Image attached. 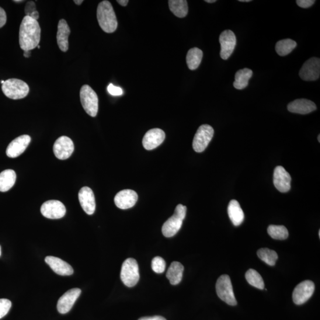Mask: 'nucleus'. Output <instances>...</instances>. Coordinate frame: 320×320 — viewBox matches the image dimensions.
Listing matches in <instances>:
<instances>
[{"instance_id":"obj_35","label":"nucleus","mask_w":320,"mask_h":320,"mask_svg":"<svg viewBox=\"0 0 320 320\" xmlns=\"http://www.w3.org/2000/svg\"><path fill=\"white\" fill-rule=\"evenodd\" d=\"M107 91L111 95L117 96L123 95V90L119 87L114 86L113 84H110L107 87Z\"/></svg>"},{"instance_id":"obj_45","label":"nucleus","mask_w":320,"mask_h":320,"mask_svg":"<svg viewBox=\"0 0 320 320\" xmlns=\"http://www.w3.org/2000/svg\"><path fill=\"white\" fill-rule=\"evenodd\" d=\"M240 2H250L251 0H239Z\"/></svg>"},{"instance_id":"obj_46","label":"nucleus","mask_w":320,"mask_h":320,"mask_svg":"<svg viewBox=\"0 0 320 320\" xmlns=\"http://www.w3.org/2000/svg\"><path fill=\"white\" fill-rule=\"evenodd\" d=\"M5 82V81H4V80H2V81H1V83H2V85L4 84Z\"/></svg>"},{"instance_id":"obj_34","label":"nucleus","mask_w":320,"mask_h":320,"mask_svg":"<svg viewBox=\"0 0 320 320\" xmlns=\"http://www.w3.org/2000/svg\"><path fill=\"white\" fill-rule=\"evenodd\" d=\"M11 307V301L7 299H0V319L8 314Z\"/></svg>"},{"instance_id":"obj_2","label":"nucleus","mask_w":320,"mask_h":320,"mask_svg":"<svg viewBox=\"0 0 320 320\" xmlns=\"http://www.w3.org/2000/svg\"><path fill=\"white\" fill-rule=\"evenodd\" d=\"M97 18L104 32L111 33L115 32L117 21L113 7L109 1H103L99 3L97 9Z\"/></svg>"},{"instance_id":"obj_51","label":"nucleus","mask_w":320,"mask_h":320,"mask_svg":"<svg viewBox=\"0 0 320 320\" xmlns=\"http://www.w3.org/2000/svg\"><path fill=\"white\" fill-rule=\"evenodd\" d=\"M318 234H319V236L320 237V231H319Z\"/></svg>"},{"instance_id":"obj_14","label":"nucleus","mask_w":320,"mask_h":320,"mask_svg":"<svg viewBox=\"0 0 320 320\" xmlns=\"http://www.w3.org/2000/svg\"><path fill=\"white\" fill-rule=\"evenodd\" d=\"M81 293L82 291L79 288H73L65 292L58 301V312L62 314H67L71 310Z\"/></svg>"},{"instance_id":"obj_28","label":"nucleus","mask_w":320,"mask_h":320,"mask_svg":"<svg viewBox=\"0 0 320 320\" xmlns=\"http://www.w3.org/2000/svg\"><path fill=\"white\" fill-rule=\"evenodd\" d=\"M169 9L176 17H185L188 13V5L186 0H170Z\"/></svg>"},{"instance_id":"obj_11","label":"nucleus","mask_w":320,"mask_h":320,"mask_svg":"<svg viewBox=\"0 0 320 320\" xmlns=\"http://www.w3.org/2000/svg\"><path fill=\"white\" fill-rule=\"evenodd\" d=\"M300 77L304 81H315L320 75V60L318 58L309 59L302 65L299 72Z\"/></svg>"},{"instance_id":"obj_42","label":"nucleus","mask_w":320,"mask_h":320,"mask_svg":"<svg viewBox=\"0 0 320 320\" xmlns=\"http://www.w3.org/2000/svg\"><path fill=\"white\" fill-rule=\"evenodd\" d=\"M31 55L30 51H24V57L25 58H29Z\"/></svg>"},{"instance_id":"obj_18","label":"nucleus","mask_w":320,"mask_h":320,"mask_svg":"<svg viewBox=\"0 0 320 320\" xmlns=\"http://www.w3.org/2000/svg\"><path fill=\"white\" fill-rule=\"evenodd\" d=\"M138 194L133 190L125 189L120 191L114 197V204L122 210L133 207L138 201Z\"/></svg>"},{"instance_id":"obj_39","label":"nucleus","mask_w":320,"mask_h":320,"mask_svg":"<svg viewBox=\"0 0 320 320\" xmlns=\"http://www.w3.org/2000/svg\"><path fill=\"white\" fill-rule=\"evenodd\" d=\"M138 320H166V319L162 316H145V317H142Z\"/></svg>"},{"instance_id":"obj_37","label":"nucleus","mask_w":320,"mask_h":320,"mask_svg":"<svg viewBox=\"0 0 320 320\" xmlns=\"http://www.w3.org/2000/svg\"><path fill=\"white\" fill-rule=\"evenodd\" d=\"M297 4L301 8L307 9L310 8L314 4V0H297Z\"/></svg>"},{"instance_id":"obj_16","label":"nucleus","mask_w":320,"mask_h":320,"mask_svg":"<svg viewBox=\"0 0 320 320\" xmlns=\"http://www.w3.org/2000/svg\"><path fill=\"white\" fill-rule=\"evenodd\" d=\"M291 177L283 166H277L274 170L273 184L282 193H287L291 189Z\"/></svg>"},{"instance_id":"obj_49","label":"nucleus","mask_w":320,"mask_h":320,"mask_svg":"<svg viewBox=\"0 0 320 320\" xmlns=\"http://www.w3.org/2000/svg\"><path fill=\"white\" fill-rule=\"evenodd\" d=\"M23 1H21V0H20V1H14V2H16V3H18V2H23Z\"/></svg>"},{"instance_id":"obj_23","label":"nucleus","mask_w":320,"mask_h":320,"mask_svg":"<svg viewBox=\"0 0 320 320\" xmlns=\"http://www.w3.org/2000/svg\"><path fill=\"white\" fill-rule=\"evenodd\" d=\"M228 214L232 223L236 227L241 225L245 220L244 212L237 201L232 200L229 203Z\"/></svg>"},{"instance_id":"obj_13","label":"nucleus","mask_w":320,"mask_h":320,"mask_svg":"<svg viewBox=\"0 0 320 320\" xmlns=\"http://www.w3.org/2000/svg\"><path fill=\"white\" fill-rule=\"evenodd\" d=\"M54 153L58 159H67L74 150V145L71 138L62 136L55 141L54 145Z\"/></svg>"},{"instance_id":"obj_47","label":"nucleus","mask_w":320,"mask_h":320,"mask_svg":"<svg viewBox=\"0 0 320 320\" xmlns=\"http://www.w3.org/2000/svg\"><path fill=\"white\" fill-rule=\"evenodd\" d=\"M318 142H320V135H318Z\"/></svg>"},{"instance_id":"obj_48","label":"nucleus","mask_w":320,"mask_h":320,"mask_svg":"<svg viewBox=\"0 0 320 320\" xmlns=\"http://www.w3.org/2000/svg\"><path fill=\"white\" fill-rule=\"evenodd\" d=\"M2 255V249H1V246H0V256H1Z\"/></svg>"},{"instance_id":"obj_5","label":"nucleus","mask_w":320,"mask_h":320,"mask_svg":"<svg viewBox=\"0 0 320 320\" xmlns=\"http://www.w3.org/2000/svg\"><path fill=\"white\" fill-rule=\"evenodd\" d=\"M80 100L86 112L90 116L95 117L99 110V99L91 87L84 85L80 90Z\"/></svg>"},{"instance_id":"obj_26","label":"nucleus","mask_w":320,"mask_h":320,"mask_svg":"<svg viewBox=\"0 0 320 320\" xmlns=\"http://www.w3.org/2000/svg\"><path fill=\"white\" fill-rule=\"evenodd\" d=\"M253 71L249 68L239 69L236 72L235 81L234 82V88L237 90H243L247 88L249 85V81L252 78Z\"/></svg>"},{"instance_id":"obj_44","label":"nucleus","mask_w":320,"mask_h":320,"mask_svg":"<svg viewBox=\"0 0 320 320\" xmlns=\"http://www.w3.org/2000/svg\"><path fill=\"white\" fill-rule=\"evenodd\" d=\"M216 0H205V2L208 3H214L216 2Z\"/></svg>"},{"instance_id":"obj_50","label":"nucleus","mask_w":320,"mask_h":320,"mask_svg":"<svg viewBox=\"0 0 320 320\" xmlns=\"http://www.w3.org/2000/svg\"><path fill=\"white\" fill-rule=\"evenodd\" d=\"M37 48H39H39H40V46H39V45H38V46H37Z\"/></svg>"},{"instance_id":"obj_40","label":"nucleus","mask_w":320,"mask_h":320,"mask_svg":"<svg viewBox=\"0 0 320 320\" xmlns=\"http://www.w3.org/2000/svg\"><path fill=\"white\" fill-rule=\"evenodd\" d=\"M29 17L33 20H37L39 17V13H38L37 11L34 12L33 13L31 14Z\"/></svg>"},{"instance_id":"obj_25","label":"nucleus","mask_w":320,"mask_h":320,"mask_svg":"<svg viewBox=\"0 0 320 320\" xmlns=\"http://www.w3.org/2000/svg\"><path fill=\"white\" fill-rule=\"evenodd\" d=\"M184 267L178 262H173L170 265L166 276L168 278L170 284L173 285H178L182 280Z\"/></svg>"},{"instance_id":"obj_6","label":"nucleus","mask_w":320,"mask_h":320,"mask_svg":"<svg viewBox=\"0 0 320 320\" xmlns=\"http://www.w3.org/2000/svg\"><path fill=\"white\" fill-rule=\"evenodd\" d=\"M140 272L137 260L129 258L125 260L122 266L121 278L128 287L135 286L140 280Z\"/></svg>"},{"instance_id":"obj_29","label":"nucleus","mask_w":320,"mask_h":320,"mask_svg":"<svg viewBox=\"0 0 320 320\" xmlns=\"http://www.w3.org/2000/svg\"><path fill=\"white\" fill-rule=\"evenodd\" d=\"M296 42L286 39L278 41L276 44L275 50L278 55L284 57L290 54L297 47Z\"/></svg>"},{"instance_id":"obj_1","label":"nucleus","mask_w":320,"mask_h":320,"mask_svg":"<svg viewBox=\"0 0 320 320\" xmlns=\"http://www.w3.org/2000/svg\"><path fill=\"white\" fill-rule=\"evenodd\" d=\"M41 29L39 23L29 16L24 17L20 24L19 44L20 48L24 51H31L39 45Z\"/></svg>"},{"instance_id":"obj_31","label":"nucleus","mask_w":320,"mask_h":320,"mask_svg":"<svg viewBox=\"0 0 320 320\" xmlns=\"http://www.w3.org/2000/svg\"><path fill=\"white\" fill-rule=\"evenodd\" d=\"M246 279L252 286L263 290L264 283L262 276L256 270L250 269L246 273Z\"/></svg>"},{"instance_id":"obj_21","label":"nucleus","mask_w":320,"mask_h":320,"mask_svg":"<svg viewBox=\"0 0 320 320\" xmlns=\"http://www.w3.org/2000/svg\"><path fill=\"white\" fill-rule=\"evenodd\" d=\"M316 109L315 104L312 101L297 99L288 104V110L291 113L306 114L314 112Z\"/></svg>"},{"instance_id":"obj_12","label":"nucleus","mask_w":320,"mask_h":320,"mask_svg":"<svg viewBox=\"0 0 320 320\" xmlns=\"http://www.w3.org/2000/svg\"><path fill=\"white\" fill-rule=\"evenodd\" d=\"M219 40L221 44L220 56L224 60H228L236 46L235 34L230 30H226L221 33Z\"/></svg>"},{"instance_id":"obj_32","label":"nucleus","mask_w":320,"mask_h":320,"mask_svg":"<svg viewBox=\"0 0 320 320\" xmlns=\"http://www.w3.org/2000/svg\"><path fill=\"white\" fill-rule=\"evenodd\" d=\"M267 232L273 239L284 240L289 236L288 229L283 225H270L267 228Z\"/></svg>"},{"instance_id":"obj_4","label":"nucleus","mask_w":320,"mask_h":320,"mask_svg":"<svg viewBox=\"0 0 320 320\" xmlns=\"http://www.w3.org/2000/svg\"><path fill=\"white\" fill-rule=\"evenodd\" d=\"M2 88L5 96L13 100L23 99L29 92V87L27 83L17 78L6 80Z\"/></svg>"},{"instance_id":"obj_7","label":"nucleus","mask_w":320,"mask_h":320,"mask_svg":"<svg viewBox=\"0 0 320 320\" xmlns=\"http://www.w3.org/2000/svg\"><path fill=\"white\" fill-rule=\"evenodd\" d=\"M216 291L219 298L227 304L234 306L237 304L233 291L230 277L227 274H222L218 278Z\"/></svg>"},{"instance_id":"obj_43","label":"nucleus","mask_w":320,"mask_h":320,"mask_svg":"<svg viewBox=\"0 0 320 320\" xmlns=\"http://www.w3.org/2000/svg\"><path fill=\"white\" fill-rule=\"evenodd\" d=\"M74 2L75 3V4H76V5H81L82 4V3H83V0H74Z\"/></svg>"},{"instance_id":"obj_38","label":"nucleus","mask_w":320,"mask_h":320,"mask_svg":"<svg viewBox=\"0 0 320 320\" xmlns=\"http://www.w3.org/2000/svg\"><path fill=\"white\" fill-rule=\"evenodd\" d=\"M7 22V15L5 10L0 7V28L4 26Z\"/></svg>"},{"instance_id":"obj_22","label":"nucleus","mask_w":320,"mask_h":320,"mask_svg":"<svg viewBox=\"0 0 320 320\" xmlns=\"http://www.w3.org/2000/svg\"><path fill=\"white\" fill-rule=\"evenodd\" d=\"M70 33V28L66 20L61 19L59 21L57 39L58 47L62 52H65L68 50V37Z\"/></svg>"},{"instance_id":"obj_41","label":"nucleus","mask_w":320,"mask_h":320,"mask_svg":"<svg viewBox=\"0 0 320 320\" xmlns=\"http://www.w3.org/2000/svg\"><path fill=\"white\" fill-rule=\"evenodd\" d=\"M117 3L122 6H127L128 4V0H117Z\"/></svg>"},{"instance_id":"obj_9","label":"nucleus","mask_w":320,"mask_h":320,"mask_svg":"<svg viewBox=\"0 0 320 320\" xmlns=\"http://www.w3.org/2000/svg\"><path fill=\"white\" fill-rule=\"evenodd\" d=\"M315 290V285L311 281H304L294 289L292 299L295 304L305 303L312 297Z\"/></svg>"},{"instance_id":"obj_27","label":"nucleus","mask_w":320,"mask_h":320,"mask_svg":"<svg viewBox=\"0 0 320 320\" xmlns=\"http://www.w3.org/2000/svg\"><path fill=\"white\" fill-rule=\"evenodd\" d=\"M203 58V52L197 48L190 49L187 52L186 62L190 70H195L201 63Z\"/></svg>"},{"instance_id":"obj_8","label":"nucleus","mask_w":320,"mask_h":320,"mask_svg":"<svg viewBox=\"0 0 320 320\" xmlns=\"http://www.w3.org/2000/svg\"><path fill=\"white\" fill-rule=\"evenodd\" d=\"M214 134V130L210 125H203L198 128L193 141V148L197 152L205 150Z\"/></svg>"},{"instance_id":"obj_19","label":"nucleus","mask_w":320,"mask_h":320,"mask_svg":"<svg viewBox=\"0 0 320 320\" xmlns=\"http://www.w3.org/2000/svg\"><path fill=\"white\" fill-rule=\"evenodd\" d=\"M80 205L87 214L91 215L96 210L95 194L89 187H83L78 193Z\"/></svg>"},{"instance_id":"obj_17","label":"nucleus","mask_w":320,"mask_h":320,"mask_svg":"<svg viewBox=\"0 0 320 320\" xmlns=\"http://www.w3.org/2000/svg\"><path fill=\"white\" fill-rule=\"evenodd\" d=\"M165 132L161 129H152L145 134L142 144L147 150H152L161 145L165 141Z\"/></svg>"},{"instance_id":"obj_24","label":"nucleus","mask_w":320,"mask_h":320,"mask_svg":"<svg viewBox=\"0 0 320 320\" xmlns=\"http://www.w3.org/2000/svg\"><path fill=\"white\" fill-rule=\"evenodd\" d=\"M16 174L14 170L8 169L0 173V192H8L15 185Z\"/></svg>"},{"instance_id":"obj_30","label":"nucleus","mask_w":320,"mask_h":320,"mask_svg":"<svg viewBox=\"0 0 320 320\" xmlns=\"http://www.w3.org/2000/svg\"><path fill=\"white\" fill-rule=\"evenodd\" d=\"M257 254L259 259L268 265L271 266L275 265L278 255L274 250L267 248L260 249L257 251Z\"/></svg>"},{"instance_id":"obj_10","label":"nucleus","mask_w":320,"mask_h":320,"mask_svg":"<svg viewBox=\"0 0 320 320\" xmlns=\"http://www.w3.org/2000/svg\"><path fill=\"white\" fill-rule=\"evenodd\" d=\"M42 214L45 218L56 220L65 216L66 208L61 202L51 200L45 202L41 208Z\"/></svg>"},{"instance_id":"obj_33","label":"nucleus","mask_w":320,"mask_h":320,"mask_svg":"<svg viewBox=\"0 0 320 320\" xmlns=\"http://www.w3.org/2000/svg\"><path fill=\"white\" fill-rule=\"evenodd\" d=\"M152 269L156 273H162L166 269L165 260L161 257H155L152 260Z\"/></svg>"},{"instance_id":"obj_36","label":"nucleus","mask_w":320,"mask_h":320,"mask_svg":"<svg viewBox=\"0 0 320 320\" xmlns=\"http://www.w3.org/2000/svg\"><path fill=\"white\" fill-rule=\"evenodd\" d=\"M36 11L35 3L33 1H29L26 3L24 12L26 16H30L31 14Z\"/></svg>"},{"instance_id":"obj_15","label":"nucleus","mask_w":320,"mask_h":320,"mask_svg":"<svg viewBox=\"0 0 320 320\" xmlns=\"http://www.w3.org/2000/svg\"><path fill=\"white\" fill-rule=\"evenodd\" d=\"M31 141L28 135H21L10 142L6 149V154L10 158H16L26 150Z\"/></svg>"},{"instance_id":"obj_3","label":"nucleus","mask_w":320,"mask_h":320,"mask_svg":"<svg viewBox=\"0 0 320 320\" xmlns=\"http://www.w3.org/2000/svg\"><path fill=\"white\" fill-rule=\"evenodd\" d=\"M187 208L182 204L177 205L175 213L163 224V234L166 237H172L179 232L186 217Z\"/></svg>"},{"instance_id":"obj_20","label":"nucleus","mask_w":320,"mask_h":320,"mask_svg":"<svg viewBox=\"0 0 320 320\" xmlns=\"http://www.w3.org/2000/svg\"><path fill=\"white\" fill-rule=\"evenodd\" d=\"M46 262L55 273L61 276H69L74 273V270L68 263L58 257L47 256L45 258Z\"/></svg>"}]
</instances>
